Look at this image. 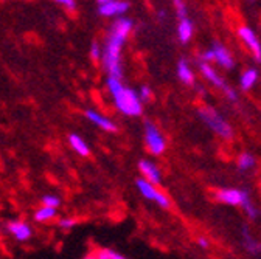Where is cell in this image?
I'll return each instance as SVG.
<instances>
[{"instance_id": "2", "label": "cell", "mask_w": 261, "mask_h": 259, "mask_svg": "<svg viewBox=\"0 0 261 259\" xmlns=\"http://www.w3.org/2000/svg\"><path fill=\"white\" fill-rule=\"evenodd\" d=\"M106 89L112 96V103L117 112L129 118H137L143 113V101L140 100L139 92L127 87L123 82V78L108 76Z\"/></svg>"}, {"instance_id": "11", "label": "cell", "mask_w": 261, "mask_h": 259, "mask_svg": "<svg viewBox=\"0 0 261 259\" xmlns=\"http://www.w3.org/2000/svg\"><path fill=\"white\" fill-rule=\"evenodd\" d=\"M84 117H86V120H89L93 126H96L98 129H101V131H105V132L114 134V132L118 131V126H117L115 121H112L109 117L103 115L101 112H98V110H95V109H86V110H84Z\"/></svg>"}, {"instance_id": "16", "label": "cell", "mask_w": 261, "mask_h": 259, "mask_svg": "<svg viewBox=\"0 0 261 259\" xmlns=\"http://www.w3.org/2000/svg\"><path fill=\"white\" fill-rule=\"evenodd\" d=\"M258 81H259V70L256 67H247L240 75V89L243 92H249L256 85Z\"/></svg>"}, {"instance_id": "29", "label": "cell", "mask_w": 261, "mask_h": 259, "mask_svg": "<svg viewBox=\"0 0 261 259\" xmlns=\"http://www.w3.org/2000/svg\"><path fill=\"white\" fill-rule=\"evenodd\" d=\"M111 2H112V0H96V5L98 7H103V5H108Z\"/></svg>"}, {"instance_id": "10", "label": "cell", "mask_w": 261, "mask_h": 259, "mask_svg": "<svg viewBox=\"0 0 261 259\" xmlns=\"http://www.w3.org/2000/svg\"><path fill=\"white\" fill-rule=\"evenodd\" d=\"M7 233L16 241V242H28L33 238V226L30 225V222L23 220V219H11L7 222L5 225Z\"/></svg>"}, {"instance_id": "27", "label": "cell", "mask_w": 261, "mask_h": 259, "mask_svg": "<svg viewBox=\"0 0 261 259\" xmlns=\"http://www.w3.org/2000/svg\"><path fill=\"white\" fill-rule=\"evenodd\" d=\"M58 5H61L62 8L69 10V11H75L76 10V0H55Z\"/></svg>"}, {"instance_id": "5", "label": "cell", "mask_w": 261, "mask_h": 259, "mask_svg": "<svg viewBox=\"0 0 261 259\" xmlns=\"http://www.w3.org/2000/svg\"><path fill=\"white\" fill-rule=\"evenodd\" d=\"M136 186H137L139 192L146 200L154 202L155 205H159L162 208H170L171 207V200H170V197L167 196V194L163 191H160L155 185L149 183L148 180L140 177V179L136 180Z\"/></svg>"}, {"instance_id": "3", "label": "cell", "mask_w": 261, "mask_h": 259, "mask_svg": "<svg viewBox=\"0 0 261 259\" xmlns=\"http://www.w3.org/2000/svg\"><path fill=\"white\" fill-rule=\"evenodd\" d=\"M198 117L199 120L210 129V131L219 137L224 141H230L235 137V131L233 126L230 124L224 115L219 113L218 109H215L213 106H201L198 107Z\"/></svg>"}, {"instance_id": "21", "label": "cell", "mask_w": 261, "mask_h": 259, "mask_svg": "<svg viewBox=\"0 0 261 259\" xmlns=\"http://www.w3.org/2000/svg\"><path fill=\"white\" fill-rule=\"evenodd\" d=\"M96 259H127L126 256L120 254L118 251L108 248V247H100V248H95L93 250Z\"/></svg>"}, {"instance_id": "13", "label": "cell", "mask_w": 261, "mask_h": 259, "mask_svg": "<svg viewBox=\"0 0 261 259\" xmlns=\"http://www.w3.org/2000/svg\"><path fill=\"white\" fill-rule=\"evenodd\" d=\"M137 169L142 176V179L148 180L149 183L159 186L162 183V171L159 169V166L155 163H152L151 160L142 158L137 165Z\"/></svg>"}, {"instance_id": "19", "label": "cell", "mask_w": 261, "mask_h": 259, "mask_svg": "<svg viewBox=\"0 0 261 259\" xmlns=\"http://www.w3.org/2000/svg\"><path fill=\"white\" fill-rule=\"evenodd\" d=\"M237 166H238L240 171H244V172L252 171L256 166V158H255V155L250 154V152H241L237 157Z\"/></svg>"}, {"instance_id": "14", "label": "cell", "mask_w": 261, "mask_h": 259, "mask_svg": "<svg viewBox=\"0 0 261 259\" xmlns=\"http://www.w3.org/2000/svg\"><path fill=\"white\" fill-rule=\"evenodd\" d=\"M176 75L179 78V81L188 87H194L196 85V73L193 70V67L190 66V62L185 57H180L176 64Z\"/></svg>"}, {"instance_id": "9", "label": "cell", "mask_w": 261, "mask_h": 259, "mask_svg": "<svg viewBox=\"0 0 261 259\" xmlns=\"http://www.w3.org/2000/svg\"><path fill=\"white\" fill-rule=\"evenodd\" d=\"M212 51H213V62L222 70H233L237 62H235V56L232 54V51L228 50L227 45H224L222 42H212L210 45Z\"/></svg>"}, {"instance_id": "20", "label": "cell", "mask_w": 261, "mask_h": 259, "mask_svg": "<svg viewBox=\"0 0 261 259\" xmlns=\"http://www.w3.org/2000/svg\"><path fill=\"white\" fill-rule=\"evenodd\" d=\"M243 242H244V247L247 251L250 253H258L261 250V244L252 236L250 230H249V226H243Z\"/></svg>"}, {"instance_id": "23", "label": "cell", "mask_w": 261, "mask_h": 259, "mask_svg": "<svg viewBox=\"0 0 261 259\" xmlns=\"http://www.w3.org/2000/svg\"><path fill=\"white\" fill-rule=\"evenodd\" d=\"M173 8H174L177 20L184 19V17H188V7H187L185 0H173Z\"/></svg>"}, {"instance_id": "30", "label": "cell", "mask_w": 261, "mask_h": 259, "mask_svg": "<svg viewBox=\"0 0 261 259\" xmlns=\"http://www.w3.org/2000/svg\"><path fill=\"white\" fill-rule=\"evenodd\" d=\"M83 259H96V256H95V253H93V251H90V253H89V254H86Z\"/></svg>"}, {"instance_id": "15", "label": "cell", "mask_w": 261, "mask_h": 259, "mask_svg": "<svg viewBox=\"0 0 261 259\" xmlns=\"http://www.w3.org/2000/svg\"><path fill=\"white\" fill-rule=\"evenodd\" d=\"M177 39L180 44H188L193 36H194V22L190 19V17H184V19H179L177 20Z\"/></svg>"}, {"instance_id": "25", "label": "cell", "mask_w": 261, "mask_h": 259, "mask_svg": "<svg viewBox=\"0 0 261 259\" xmlns=\"http://www.w3.org/2000/svg\"><path fill=\"white\" fill-rule=\"evenodd\" d=\"M92 61L95 62H101V57H103V47L98 44V42H92L90 45V51H89Z\"/></svg>"}, {"instance_id": "17", "label": "cell", "mask_w": 261, "mask_h": 259, "mask_svg": "<svg viewBox=\"0 0 261 259\" xmlns=\"http://www.w3.org/2000/svg\"><path fill=\"white\" fill-rule=\"evenodd\" d=\"M67 141H69L70 149H73V152L78 154L80 157H89L90 155V146L80 134H75V132L69 134Z\"/></svg>"}, {"instance_id": "28", "label": "cell", "mask_w": 261, "mask_h": 259, "mask_svg": "<svg viewBox=\"0 0 261 259\" xmlns=\"http://www.w3.org/2000/svg\"><path fill=\"white\" fill-rule=\"evenodd\" d=\"M198 245H199L201 248L207 250V248H210V241H208L207 238H204V236H199V238H198Z\"/></svg>"}, {"instance_id": "26", "label": "cell", "mask_w": 261, "mask_h": 259, "mask_svg": "<svg viewBox=\"0 0 261 259\" xmlns=\"http://www.w3.org/2000/svg\"><path fill=\"white\" fill-rule=\"evenodd\" d=\"M137 92H139V96H140V100L143 101V104L152 101V96H154V95H152V90H151L149 85L145 84V85H142Z\"/></svg>"}, {"instance_id": "8", "label": "cell", "mask_w": 261, "mask_h": 259, "mask_svg": "<svg viewBox=\"0 0 261 259\" xmlns=\"http://www.w3.org/2000/svg\"><path fill=\"white\" fill-rule=\"evenodd\" d=\"M198 72L199 75L215 89L221 90L222 93H225L232 85L225 81V78L213 67V64L208 62H198Z\"/></svg>"}, {"instance_id": "32", "label": "cell", "mask_w": 261, "mask_h": 259, "mask_svg": "<svg viewBox=\"0 0 261 259\" xmlns=\"http://www.w3.org/2000/svg\"><path fill=\"white\" fill-rule=\"evenodd\" d=\"M247 2H255V0H247Z\"/></svg>"}, {"instance_id": "4", "label": "cell", "mask_w": 261, "mask_h": 259, "mask_svg": "<svg viewBox=\"0 0 261 259\" xmlns=\"http://www.w3.org/2000/svg\"><path fill=\"white\" fill-rule=\"evenodd\" d=\"M143 140H145L146 151L151 155L160 157L162 154H165V151H167V138L163 137V134L157 127V124H154L151 120H146L145 124H143Z\"/></svg>"}, {"instance_id": "6", "label": "cell", "mask_w": 261, "mask_h": 259, "mask_svg": "<svg viewBox=\"0 0 261 259\" xmlns=\"http://www.w3.org/2000/svg\"><path fill=\"white\" fill-rule=\"evenodd\" d=\"M237 35H238L240 41L244 44V47L249 50V53L252 54L255 62L261 64V41H259L258 35L255 33V30L250 28L249 25H240L237 28Z\"/></svg>"}, {"instance_id": "31", "label": "cell", "mask_w": 261, "mask_h": 259, "mask_svg": "<svg viewBox=\"0 0 261 259\" xmlns=\"http://www.w3.org/2000/svg\"><path fill=\"white\" fill-rule=\"evenodd\" d=\"M159 19L165 20V19H167V11H160V13H159Z\"/></svg>"}, {"instance_id": "12", "label": "cell", "mask_w": 261, "mask_h": 259, "mask_svg": "<svg viewBox=\"0 0 261 259\" xmlns=\"http://www.w3.org/2000/svg\"><path fill=\"white\" fill-rule=\"evenodd\" d=\"M129 10H130V4L127 0H112L108 5L98 7V14L106 19H117V17L126 16Z\"/></svg>"}, {"instance_id": "22", "label": "cell", "mask_w": 261, "mask_h": 259, "mask_svg": "<svg viewBox=\"0 0 261 259\" xmlns=\"http://www.w3.org/2000/svg\"><path fill=\"white\" fill-rule=\"evenodd\" d=\"M62 204L61 197L58 196V194H44V196L41 197V205H45V207H51V208H59Z\"/></svg>"}, {"instance_id": "18", "label": "cell", "mask_w": 261, "mask_h": 259, "mask_svg": "<svg viewBox=\"0 0 261 259\" xmlns=\"http://www.w3.org/2000/svg\"><path fill=\"white\" fill-rule=\"evenodd\" d=\"M58 217V208H51V207H45V205H41L36 211H35V222L38 223H47V222H51Z\"/></svg>"}, {"instance_id": "7", "label": "cell", "mask_w": 261, "mask_h": 259, "mask_svg": "<svg viewBox=\"0 0 261 259\" xmlns=\"http://www.w3.org/2000/svg\"><path fill=\"white\" fill-rule=\"evenodd\" d=\"M215 199L224 205H230V207H241L250 200V196L246 189L240 188H219L215 191Z\"/></svg>"}, {"instance_id": "1", "label": "cell", "mask_w": 261, "mask_h": 259, "mask_svg": "<svg viewBox=\"0 0 261 259\" xmlns=\"http://www.w3.org/2000/svg\"><path fill=\"white\" fill-rule=\"evenodd\" d=\"M134 28H136L134 20L127 16L114 19L103 45V57H101V66L108 73V76L123 78L121 54H123L124 44L129 39V36L133 35Z\"/></svg>"}, {"instance_id": "24", "label": "cell", "mask_w": 261, "mask_h": 259, "mask_svg": "<svg viewBox=\"0 0 261 259\" xmlns=\"http://www.w3.org/2000/svg\"><path fill=\"white\" fill-rule=\"evenodd\" d=\"M76 223H78V220L75 217H61V219H58V226L61 230H65V232L72 230Z\"/></svg>"}]
</instances>
